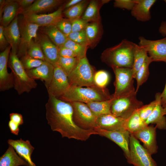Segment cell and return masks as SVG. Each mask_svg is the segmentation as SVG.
Returning a JSON list of instances; mask_svg holds the SVG:
<instances>
[{
  "label": "cell",
  "instance_id": "ac0fdd59",
  "mask_svg": "<svg viewBox=\"0 0 166 166\" xmlns=\"http://www.w3.org/2000/svg\"><path fill=\"white\" fill-rule=\"evenodd\" d=\"M126 121L112 114L103 115L97 117L95 129L99 128L108 131L125 130Z\"/></svg>",
  "mask_w": 166,
  "mask_h": 166
},
{
  "label": "cell",
  "instance_id": "db71d44e",
  "mask_svg": "<svg viewBox=\"0 0 166 166\" xmlns=\"http://www.w3.org/2000/svg\"><path fill=\"white\" fill-rule=\"evenodd\" d=\"M164 115H166V105L164 107Z\"/></svg>",
  "mask_w": 166,
  "mask_h": 166
},
{
  "label": "cell",
  "instance_id": "d4e9b609",
  "mask_svg": "<svg viewBox=\"0 0 166 166\" xmlns=\"http://www.w3.org/2000/svg\"><path fill=\"white\" fill-rule=\"evenodd\" d=\"M161 98L159 100L152 112L145 121L147 125L150 124H155L157 128L166 129V118L165 117L164 108L161 103Z\"/></svg>",
  "mask_w": 166,
  "mask_h": 166
},
{
  "label": "cell",
  "instance_id": "d6a6232c",
  "mask_svg": "<svg viewBox=\"0 0 166 166\" xmlns=\"http://www.w3.org/2000/svg\"><path fill=\"white\" fill-rule=\"evenodd\" d=\"M88 2L87 0H82L77 4L66 9L63 13L65 17L71 21L80 18Z\"/></svg>",
  "mask_w": 166,
  "mask_h": 166
},
{
  "label": "cell",
  "instance_id": "9a60e30c",
  "mask_svg": "<svg viewBox=\"0 0 166 166\" xmlns=\"http://www.w3.org/2000/svg\"><path fill=\"white\" fill-rule=\"evenodd\" d=\"M11 46L9 45L0 53V90H7L14 87L12 72H8L7 66Z\"/></svg>",
  "mask_w": 166,
  "mask_h": 166
},
{
  "label": "cell",
  "instance_id": "74e56055",
  "mask_svg": "<svg viewBox=\"0 0 166 166\" xmlns=\"http://www.w3.org/2000/svg\"><path fill=\"white\" fill-rule=\"evenodd\" d=\"M63 46L73 50L77 54L78 59L86 56L87 46L78 44L68 38Z\"/></svg>",
  "mask_w": 166,
  "mask_h": 166
},
{
  "label": "cell",
  "instance_id": "8fae6325",
  "mask_svg": "<svg viewBox=\"0 0 166 166\" xmlns=\"http://www.w3.org/2000/svg\"><path fill=\"white\" fill-rule=\"evenodd\" d=\"M139 39V45L146 50L152 61L166 62V37L156 40L147 39L142 36Z\"/></svg>",
  "mask_w": 166,
  "mask_h": 166
},
{
  "label": "cell",
  "instance_id": "5bb4252c",
  "mask_svg": "<svg viewBox=\"0 0 166 166\" xmlns=\"http://www.w3.org/2000/svg\"><path fill=\"white\" fill-rule=\"evenodd\" d=\"M94 130L98 135L108 138L118 145L123 151L126 158L128 157L130 134L128 131H108L99 128Z\"/></svg>",
  "mask_w": 166,
  "mask_h": 166
},
{
  "label": "cell",
  "instance_id": "d6986e66",
  "mask_svg": "<svg viewBox=\"0 0 166 166\" xmlns=\"http://www.w3.org/2000/svg\"><path fill=\"white\" fill-rule=\"evenodd\" d=\"M9 145L12 146L18 155L28 164L29 166H36L32 161L31 155L34 149L29 140H24L20 138L17 140H8Z\"/></svg>",
  "mask_w": 166,
  "mask_h": 166
},
{
  "label": "cell",
  "instance_id": "5b68a950",
  "mask_svg": "<svg viewBox=\"0 0 166 166\" xmlns=\"http://www.w3.org/2000/svg\"><path fill=\"white\" fill-rule=\"evenodd\" d=\"M95 72L86 56L79 58L76 66L68 76L70 86H95L94 76Z\"/></svg>",
  "mask_w": 166,
  "mask_h": 166
},
{
  "label": "cell",
  "instance_id": "7a4b0ae2",
  "mask_svg": "<svg viewBox=\"0 0 166 166\" xmlns=\"http://www.w3.org/2000/svg\"><path fill=\"white\" fill-rule=\"evenodd\" d=\"M136 44L127 39L119 44L107 48L102 53V61L113 67L132 68Z\"/></svg>",
  "mask_w": 166,
  "mask_h": 166
},
{
  "label": "cell",
  "instance_id": "f1b7e54d",
  "mask_svg": "<svg viewBox=\"0 0 166 166\" xmlns=\"http://www.w3.org/2000/svg\"><path fill=\"white\" fill-rule=\"evenodd\" d=\"M112 100L104 101H92L86 104L93 113L97 117L104 114H112L111 107Z\"/></svg>",
  "mask_w": 166,
  "mask_h": 166
},
{
  "label": "cell",
  "instance_id": "7402d4cb",
  "mask_svg": "<svg viewBox=\"0 0 166 166\" xmlns=\"http://www.w3.org/2000/svg\"><path fill=\"white\" fill-rule=\"evenodd\" d=\"M4 34L11 49L17 53L21 41L18 15L9 25L4 27Z\"/></svg>",
  "mask_w": 166,
  "mask_h": 166
},
{
  "label": "cell",
  "instance_id": "83f0119b",
  "mask_svg": "<svg viewBox=\"0 0 166 166\" xmlns=\"http://www.w3.org/2000/svg\"><path fill=\"white\" fill-rule=\"evenodd\" d=\"M137 110L126 121L125 129L131 134L138 132L148 126L140 118Z\"/></svg>",
  "mask_w": 166,
  "mask_h": 166
},
{
  "label": "cell",
  "instance_id": "277c9868",
  "mask_svg": "<svg viewBox=\"0 0 166 166\" xmlns=\"http://www.w3.org/2000/svg\"><path fill=\"white\" fill-rule=\"evenodd\" d=\"M9 67L13 73L14 88L19 95L29 93L36 88L37 84L35 80L31 78L17 55V52L11 49L9 58Z\"/></svg>",
  "mask_w": 166,
  "mask_h": 166
},
{
  "label": "cell",
  "instance_id": "f5cc1de1",
  "mask_svg": "<svg viewBox=\"0 0 166 166\" xmlns=\"http://www.w3.org/2000/svg\"><path fill=\"white\" fill-rule=\"evenodd\" d=\"M82 0H71L68 2L66 4H64V9H67L73 6Z\"/></svg>",
  "mask_w": 166,
  "mask_h": 166
},
{
  "label": "cell",
  "instance_id": "44dd1931",
  "mask_svg": "<svg viewBox=\"0 0 166 166\" xmlns=\"http://www.w3.org/2000/svg\"><path fill=\"white\" fill-rule=\"evenodd\" d=\"M131 14L138 21L146 22L151 19L150 10L156 0H134Z\"/></svg>",
  "mask_w": 166,
  "mask_h": 166
},
{
  "label": "cell",
  "instance_id": "52a82bcc",
  "mask_svg": "<svg viewBox=\"0 0 166 166\" xmlns=\"http://www.w3.org/2000/svg\"><path fill=\"white\" fill-rule=\"evenodd\" d=\"M112 68L115 78V91L112 95V98H116L135 92L132 68L126 67Z\"/></svg>",
  "mask_w": 166,
  "mask_h": 166
},
{
  "label": "cell",
  "instance_id": "9c48e42d",
  "mask_svg": "<svg viewBox=\"0 0 166 166\" xmlns=\"http://www.w3.org/2000/svg\"><path fill=\"white\" fill-rule=\"evenodd\" d=\"M70 103L73 108V119L76 124L83 129H94L97 117L87 104L79 102Z\"/></svg>",
  "mask_w": 166,
  "mask_h": 166
},
{
  "label": "cell",
  "instance_id": "7c38bea8",
  "mask_svg": "<svg viewBox=\"0 0 166 166\" xmlns=\"http://www.w3.org/2000/svg\"><path fill=\"white\" fill-rule=\"evenodd\" d=\"M70 86L68 76L65 72L58 65L54 66L51 81L46 87L49 96L58 98L67 91Z\"/></svg>",
  "mask_w": 166,
  "mask_h": 166
},
{
  "label": "cell",
  "instance_id": "f6af8a7d",
  "mask_svg": "<svg viewBox=\"0 0 166 166\" xmlns=\"http://www.w3.org/2000/svg\"><path fill=\"white\" fill-rule=\"evenodd\" d=\"M60 57L65 58H77V54L70 49L63 46L58 48Z\"/></svg>",
  "mask_w": 166,
  "mask_h": 166
},
{
  "label": "cell",
  "instance_id": "484cf974",
  "mask_svg": "<svg viewBox=\"0 0 166 166\" xmlns=\"http://www.w3.org/2000/svg\"><path fill=\"white\" fill-rule=\"evenodd\" d=\"M29 166L28 163L18 156L13 148L10 145L5 153L0 157V166Z\"/></svg>",
  "mask_w": 166,
  "mask_h": 166
},
{
  "label": "cell",
  "instance_id": "f35d334b",
  "mask_svg": "<svg viewBox=\"0 0 166 166\" xmlns=\"http://www.w3.org/2000/svg\"><path fill=\"white\" fill-rule=\"evenodd\" d=\"M109 80L108 73L104 70H100L95 72L94 76L95 85L101 88H105Z\"/></svg>",
  "mask_w": 166,
  "mask_h": 166
},
{
  "label": "cell",
  "instance_id": "603a6c76",
  "mask_svg": "<svg viewBox=\"0 0 166 166\" xmlns=\"http://www.w3.org/2000/svg\"><path fill=\"white\" fill-rule=\"evenodd\" d=\"M64 2L61 0H37L30 6L20 10L19 14L23 15L38 14V13L50 10L61 5Z\"/></svg>",
  "mask_w": 166,
  "mask_h": 166
},
{
  "label": "cell",
  "instance_id": "e575fe53",
  "mask_svg": "<svg viewBox=\"0 0 166 166\" xmlns=\"http://www.w3.org/2000/svg\"><path fill=\"white\" fill-rule=\"evenodd\" d=\"M78 59L77 57L65 58L60 57L57 65L60 67L68 76L76 66Z\"/></svg>",
  "mask_w": 166,
  "mask_h": 166
},
{
  "label": "cell",
  "instance_id": "8d00e7d4",
  "mask_svg": "<svg viewBox=\"0 0 166 166\" xmlns=\"http://www.w3.org/2000/svg\"><path fill=\"white\" fill-rule=\"evenodd\" d=\"M27 54L32 58L45 61L44 55L41 45L36 40L34 41V39L30 42Z\"/></svg>",
  "mask_w": 166,
  "mask_h": 166
},
{
  "label": "cell",
  "instance_id": "7dc6e473",
  "mask_svg": "<svg viewBox=\"0 0 166 166\" xmlns=\"http://www.w3.org/2000/svg\"><path fill=\"white\" fill-rule=\"evenodd\" d=\"M9 117L10 120L19 126L24 123L23 117L21 114L13 113L10 114Z\"/></svg>",
  "mask_w": 166,
  "mask_h": 166
},
{
  "label": "cell",
  "instance_id": "ab89813d",
  "mask_svg": "<svg viewBox=\"0 0 166 166\" xmlns=\"http://www.w3.org/2000/svg\"><path fill=\"white\" fill-rule=\"evenodd\" d=\"M26 70L36 68L42 65L45 61L32 58L26 54L20 60Z\"/></svg>",
  "mask_w": 166,
  "mask_h": 166
},
{
  "label": "cell",
  "instance_id": "4fadbf2b",
  "mask_svg": "<svg viewBox=\"0 0 166 166\" xmlns=\"http://www.w3.org/2000/svg\"><path fill=\"white\" fill-rule=\"evenodd\" d=\"M64 4L55 11L48 14H29L23 15L27 21L39 26L46 27L56 26L62 18V12Z\"/></svg>",
  "mask_w": 166,
  "mask_h": 166
},
{
  "label": "cell",
  "instance_id": "d590c367",
  "mask_svg": "<svg viewBox=\"0 0 166 166\" xmlns=\"http://www.w3.org/2000/svg\"><path fill=\"white\" fill-rule=\"evenodd\" d=\"M99 22L89 23L85 29L88 45L95 42L98 37L100 31Z\"/></svg>",
  "mask_w": 166,
  "mask_h": 166
},
{
  "label": "cell",
  "instance_id": "cb8c5ba5",
  "mask_svg": "<svg viewBox=\"0 0 166 166\" xmlns=\"http://www.w3.org/2000/svg\"><path fill=\"white\" fill-rule=\"evenodd\" d=\"M19 6L16 0L5 1L0 6L1 25L4 27L9 25L18 15Z\"/></svg>",
  "mask_w": 166,
  "mask_h": 166
},
{
  "label": "cell",
  "instance_id": "ee69618b",
  "mask_svg": "<svg viewBox=\"0 0 166 166\" xmlns=\"http://www.w3.org/2000/svg\"><path fill=\"white\" fill-rule=\"evenodd\" d=\"M134 4V0H116L114 2V6L131 10Z\"/></svg>",
  "mask_w": 166,
  "mask_h": 166
},
{
  "label": "cell",
  "instance_id": "681fc988",
  "mask_svg": "<svg viewBox=\"0 0 166 166\" xmlns=\"http://www.w3.org/2000/svg\"><path fill=\"white\" fill-rule=\"evenodd\" d=\"M8 126L11 133L16 135H18L19 131V125L10 120L8 122Z\"/></svg>",
  "mask_w": 166,
  "mask_h": 166
},
{
  "label": "cell",
  "instance_id": "f546056e",
  "mask_svg": "<svg viewBox=\"0 0 166 166\" xmlns=\"http://www.w3.org/2000/svg\"><path fill=\"white\" fill-rule=\"evenodd\" d=\"M99 5L96 0L91 1L85 10L81 18L87 22H99Z\"/></svg>",
  "mask_w": 166,
  "mask_h": 166
},
{
  "label": "cell",
  "instance_id": "1f68e13d",
  "mask_svg": "<svg viewBox=\"0 0 166 166\" xmlns=\"http://www.w3.org/2000/svg\"><path fill=\"white\" fill-rule=\"evenodd\" d=\"M152 62L151 58L148 56L134 77L137 82L136 92H137L139 87L148 79L149 73V66Z\"/></svg>",
  "mask_w": 166,
  "mask_h": 166
},
{
  "label": "cell",
  "instance_id": "6da1fadb",
  "mask_svg": "<svg viewBox=\"0 0 166 166\" xmlns=\"http://www.w3.org/2000/svg\"><path fill=\"white\" fill-rule=\"evenodd\" d=\"M45 107L48 124L53 131L60 133L62 137L83 141L92 135H98L94 129H83L76 124L73 119V108L70 103L49 96Z\"/></svg>",
  "mask_w": 166,
  "mask_h": 166
},
{
  "label": "cell",
  "instance_id": "4316f807",
  "mask_svg": "<svg viewBox=\"0 0 166 166\" xmlns=\"http://www.w3.org/2000/svg\"><path fill=\"white\" fill-rule=\"evenodd\" d=\"M42 31L58 48L63 46L68 38L56 26L43 27Z\"/></svg>",
  "mask_w": 166,
  "mask_h": 166
},
{
  "label": "cell",
  "instance_id": "e0dca14e",
  "mask_svg": "<svg viewBox=\"0 0 166 166\" xmlns=\"http://www.w3.org/2000/svg\"><path fill=\"white\" fill-rule=\"evenodd\" d=\"M40 44L46 61L54 66L57 64L60 56L58 47L45 34H40L35 39Z\"/></svg>",
  "mask_w": 166,
  "mask_h": 166
},
{
  "label": "cell",
  "instance_id": "c3c4849f",
  "mask_svg": "<svg viewBox=\"0 0 166 166\" xmlns=\"http://www.w3.org/2000/svg\"><path fill=\"white\" fill-rule=\"evenodd\" d=\"M19 6L18 11L21 10L30 6L35 0H17Z\"/></svg>",
  "mask_w": 166,
  "mask_h": 166
},
{
  "label": "cell",
  "instance_id": "f907efd6",
  "mask_svg": "<svg viewBox=\"0 0 166 166\" xmlns=\"http://www.w3.org/2000/svg\"><path fill=\"white\" fill-rule=\"evenodd\" d=\"M159 31L163 36H166V21H162L159 28Z\"/></svg>",
  "mask_w": 166,
  "mask_h": 166
},
{
  "label": "cell",
  "instance_id": "7bdbcfd3",
  "mask_svg": "<svg viewBox=\"0 0 166 166\" xmlns=\"http://www.w3.org/2000/svg\"><path fill=\"white\" fill-rule=\"evenodd\" d=\"M71 21L72 32H78L85 30L89 24V22L81 18L75 19Z\"/></svg>",
  "mask_w": 166,
  "mask_h": 166
},
{
  "label": "cell",
  "instance_id": "2e32d148",
  "mask_svg": "<svg viewBox=\"0 0 166 166\" xmlns=\"http://www.w3.org/2000/svg\"><path fill=\"white\" fill-rule=\"evenodd\" d=\"M156 128V126L148 125L138 132L132 134L143 143L144 147L152 155L157 152Z\"/></svg>",
  "mask_w": 166,
  "mask_h": 166
},
{
  "label": "cell",
  "instance_id": "8992f818",
  "mask_svg": "<svg viewBox=\"0 0 166 166\" xmlns=\"http://www.w3.org/2000/svg\"><path fill=\"white\" fill-rule=\"evenodd\" d=\"M136 94L135 92L116 98H112L111 113L124 120L128 118L144 105L142 101L137 99Z\"/></svg>",
  "mask_w": 166,
  "mask_h": 166
},
{
  "label": "cell",
  "instance_id": "b9f144b4",
  "mask_svg": "<svg viewBox=\"0 0 166 166\" xmlns=\"http://www.w3.org/2000/svg\"><path fill=\"white\" fill-rule=\"evenodd\" d=\"M56 26L67 37L72 32V22L69 19L63 18L60 20Z\"/></svg>",
  "mask_w": 166,
  "mask_h": 166
},
{
  "label": "cell",
  "instance_id": "11a10c76",
  "mask_svg": "<svg viewBox=\"0 0 166 166\" xmlns=\"http://www.w3.org/2000/svg\"><path fill=\"white\" fill-rule=\"evenodd\" d=\"M164 1L166 3V0H164Z\"/></svg>",
  "mask_w": 166,
  "mask_h": 166
},
{
  "label": "cell",
  "instance_id": "4dcf8cb0",
  "mask_svg": "<svg viewBox=\"0 0 166 166\" xmlns=\"http://www.w3.org/2000/svg\"><path fill=\"white\" fill-rule=\"evenodd\" d=\"M148 56L146 50L143 47L136 44L134 52V62L132 68L133 78Z\"/></svg>",
  "mask_w": 166,
  "mask_h": 166
},
{
  "label": "cell",
  "instance_id": "ba28073f",
  "mask_svg": "<svg viewBox=\"0 0 166 166\" xmlns=\"http://www.w3.org/2000/svg\"><path fill=\"white\" fill-rule=\"evenodd\" d=\"M129 154L126 159L128 163L134 166H157L152 155L130 133Z\"/></svg>",
  "mask_w": 166,
  "mask_h": 166
},
{
  "label": "cell",
  "instance_id": "816d5d0a",
  "mask_svg": "<svg viewBox=\"0 0 166 166\" xmlns=\"http://www.w3.org/2000/svg\"><path fill=\"white\" fill-rule=\"evenodd\" d=\"M161 104L164 108L166 105V83L163 91L161 93Z\"/></svg>",
  "mask_w": 166,
  "mask_h": 166
},
{
  "label": "cell",
  "instance_id": "bcb514c9",
  "mask_svg": "<svg viewBox=\"0 0 166 166\" xmlns=\"http://www.w3.org/2000/svg\"><path fill=\"white\" fill-rule=\"evenodd\" d=\"M4 27L0 25V48L1 50L4 51L9 45L7 41L4 34Z\"/></svg>",
  "mask_w": 166,
  "mask_h": 166
},
{
  "label": "cell",
  "instance_id": "30bf717a",
  "mask_svg": "<svg viewBox=\"0 0 166 166\" xmlns=\"http://www.w3.org/2000/svg\"><path fill=\"white\" fill-rule=\"evenodd\" d=\"M18 23L21 35L20 43L17 53L19 58L27 54L30 42L34 39H37L40 26L26 20L23 15L19 18L18 17Z\"/></svg>",
  "mask_w": 166,
  "mask_h": 166
},
{
  "label": "cell",
  "instance_id": "ffe728a7",
  "mask_svg": "<svg viewBox=\"0 0 166 166\" xmlns=\"http://www.w3.org/2000/svg\"><path fill=\"white\" fill-rule=\"evenodd\" d=\"M54 66L50 63L45 61L40 66L26 70L29 76L35 80L40 79L44 82L47 87L50 84L53 74Z\"/></svg>",
  "mask_w": 166,
  "mask_h": 166
},
{
  "label": "cell",
  "instance_id": "836d02e7",
  "mask_svg": "<svg viewBox=\"0 0 166 166\" xmlns=\"http://www.w3.org/2000/svg\"><path fill=\"white\" fill-rule=\"evenodd\" d=\"M155 100L149 104L143 105L138 110L139 115L141 119L145 121L155 108L159 100L161 98V93H156Z\"/></svg>",
  "mask_w": 166,
  "mask_h": 166
},
{
  "label": "cell",
  "instance_id": "3957f363",
  "mask_svg": "<svg viewBox=\"0 0 166 166\" xmlns=\"http://www.w3.org/2000/svg\"><path fill=\"white\" fill-rule=\"evenodd\" d=\"M112 98L108 89L96 85L86 87L70 86L59 99L71 103L79 102L85 104L94 101H107Z\"/></svg>",
  "mask_w": 166,
  "mask_h": 166
},
{
  "label": "cell",
  "instance_id": "60d3db41",
  "mask_svg": "<svg viewBox=\"0 0 166 166\" xmlns=\"http://www.w3.org/2000/svg\"><path fill=\"white\" fill-rule=\"evenodd\" d=\"M67 38L69 40L78 44L87 46L88 45L85 30L80 31L72 32Z\"/></svg>",
  "mask_w": 166,
  "mask_h": 166
}]
</instances>
